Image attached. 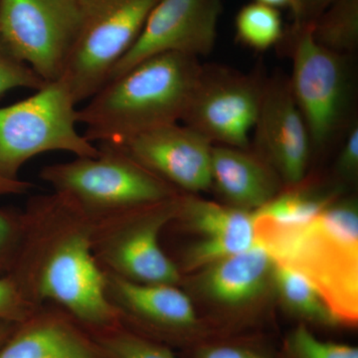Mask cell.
I'll use <instances>...</instances> for the list:
<instances>
[{
    "instance_id": "cell-1",
    "label": "cell",
    "mask_w": 358,
    "mask_h": 358,
    "mask_svg": "<svg viewBox=\"0 0 358 358\" xmlns=\"http://www.w3.org/2000/svg\"><path fill=\"white\" fill-rule=\"evenodd\" d=\"M23 212L24 239L9 275L26 300L62 308L91 334L121 326L92 248L93 220L54 192L31 197Z\"/></svg>"
},
{
    "instance_id": "cell-2",
    "label": "cell",
    "mask_w": 358,
    "mask_h": 358,
    "mask_svg": "<svg viewBox=\"0 0 358 358\" xmlns=\"http://www.w3.org/2000/svg\"><path fill=\"white\" fill-rule=\"evenodd\" d=\"M202 65L194 56L159 54L106 82L78 110L85 138L93 143L122 145L181 122Z\"/></svg>"
},
{
    "instance_id": "cell-3",
    "label": "cell",
    "mask_w": 358,
    "mask_h": 358,
    "mask_svg": "<svg viewBox=\"0 0 358 358\" xmlns=\"http://www.w3.org/2000/svg\"><path fill=\"white\" fill-rule=\"evenodd\" d=\"M257 236L275 263L294 268L322 294L339 324L358 320V213L331 202L308 222L280 227L256 220Z\"/></svg>"
},
{
    "instance_id": "cell-4",
    "label": "cell",
    "mask_w": 358,
    "mask_h": 358,
    "mask_svg": "<svg viewBox=\"0 0 358 358\" xmlns=\"http://www.w3.org/2000/svg\"><path fill=\"white\" fill-rule=\"evenodd\" d=\"M99 155L43 167L39 178L92 220L176 199L181 192L138 164L119 145L98 143Z\"/></svg>"
},
{
    "instance_id": "cell-5",
    "label": "cell",
    "mask_w": 358,
    "mask_h": 358,
    "mask_svg": "<svg viewBox=\"0 0 358 358\" xmlns=\"http://www.w3.org/2000/svg\"><path fill=\"white\" fill-rule=\"evenodd\" d=\"M77 105L69 87L59 79L0 108V178L18 180L23 164L45 152L96 157L98 147L78 131Z\"/></svg>"
},
{
    "instance_id": "cell-6",
    "label": "cell",
    "mask_w": 358,
    "mask_h": 358,
    "mask_svg": "<svg viewBox=\"0 0 358 358\" xmlns=\"http://www.w3.org/2000/svg\"><path fill=\"white\" fill-rule=\"evenodd\" d=\"M292 93L310 134L312 152H322L343 138L355 121V78L350 56L315 42L312 25L293 27Z\"/></svg>"
},
{
    "instance_id": "cell-7",
    "label": "cell",
    "mask_w": 358,
    "mask_h": 358,
    "mask_svg": "<svg viewBox=\"0 0 358 358\" xmlns=\"http://www.w3.org/2000/svg\"><path fill=\"white\" fill-rule=\"evenodd\" d=\"M159 0H76L79 28L61 79L86 102L140 36Z\"/></svg>"
},
{
    "instance_id": "cell-8",
    "label": "cell",
    "mask_w": 358,
    "mask_h": 358,
    "mask_svg": "<svg viewBox=\"0 0 358 358\" xmlns=\"http://www.w3.org/2000/svg\"><path fill=\"white\" fill-rule=\"evenodd\" d=\"M178 196L93 221L92 248L101 268L129 281L179 286L178 264L159 244L160 232L176 218Z\"/></svg>"
},
{
    "instance_id": "cell-9",
    "label": "cell",
    "mask_w": 358,
    "mask_h": 358,
    "mask_svg": "<svg viewBox=\"0 0 358 358\" xmlns=\"http://www.w3.org/2000/svg\"><path fill=\"white\" fill-rule=\"evenodd\" d=\"M266 80L260 71L202 65L181 122L213 145L250 148Z\"/></svg>"
},
{
    "instance_id": "cell-10",
    "label": "cell",
    "mask_w": 358,
    "mask_h": 358,
    "mask_svg": "<svg viewBox=\"0 0 358 358\" xmlns=\"http://www.w3.org/2000/svg\"><path fill=\"white\" fill-rule=\"evenodd\" d=\"M78 28L76 0H0V39L45 82L62 78Z\"/></svg>"
},
{
    "instance_id": "cell-11",
    "label": "cell",
    "mask_w": 358,
    "mask_h": 358,
    "mask_svg": "<svg viewBox=\"0 0 358 358\" xmlns=\"http://www.w3.org/2000/svg\"><path fill=\"white\" fill-rule=\"evenodd\" d=\"M221 13L222 0H159L107 81L159 54L208 56L215 46Z\"/></svg>"
},
{
    "instance_id": "cell-12",
    "label": "cell",
    "mask_w": 358,
    "mask_h": 358,
    "mask_svg": "<svg viewBox=\"0 0 358 358\" xmlns=\"http://www.w3.org/2000/svg\"><path fill=\"white\" fill-rule=\"evenodd\" d=\"M106 273V296L122 327L166 345L192 336L199 319L178 285L143 284Z\"/></svg>"
},
{
    "instance_id": "cell-13",
    "label": "cell",
    "mask_w": 358,
    "mask_h": 358,
    "mask_svg": "<svg viewBox=\"0 0 358 358\" xmlns=\"http://www.w3.org/2000/svg\"><path fill=\"white\" fill-rule=\"evenodd\" d=\"M253 134L257 155L275 169L282 182L289 186L301 183L307 173L312 145L289 78L277 74L266 80Z\"/></svg>"
},
{
    "instance_id": "cell-14",
    "label": "cell",
    "mask_w": 358,
    "mask_h": 358,
    "mask_svg": "<svg viewBox=\"0 0 358 358\" xmlns=\"http://www.w3.org/2000/svg\"><path fill=\"white\" fill-rule=\"evenodd\" d=\"M115 145L179 192L211 187L213 145L185 124H167Z\"/></svg>"
},
{
    "instance_id": "cell-15",
    "label": "cell",
    "mask_w": 358,
    "mask_h": 358,
    "mask_svg": "<svg viewBox=\"0 0 358 358\" xmlns=\"http://www.w3.org/2000/svg\"><path fill=\"white\" fill-rule=\"evenodd\" d=\"M173 221L201 236L183 254L180 270L185 272L201 270L244 251L257 237L254 211L197 199L187 193L179 194Z\"/></svg>"
},
{
    "instance_id": "cell-16",
    "label": "cell",
    "mask_w": 358,
    "mask_h": 358,
    "mask_svg": "<svg viewBox=\"0 0 358 358\" xmlns=\"http://www.w3.org/2000/svg\"><path fill=\"white\" fill-rule=\"evenodd\" d=\"M0 358H110L62 308L45 303L18 322L0 346Z\"/></svg>"
},
{
    "instance_id": "cell-17",
    "label": "cell",
    "mask_w": 358,
    "mask_h": 358,
    "mask_svg": "<svg viewBox=\"0 0 358 358\" xmlns=\"http://www.w3.org/2000/svg\"><path fill=\"white\" fill-rule=\"evenodd\" d=\"M281 181L275 169L249 148L213 145L211 186L231 206L258 210L277 196Z\"/></svg>"
},
{
    "instance_id": "cell-18",
    "label": "cell",
    "mask_w": 358,
    "mask_h": 358,
    "mask_svg": "<svg viewBox=\"0 0 358 358\" xmlns=\"http://www.w3.org/2000/svg\"><path fill=\"white\" fill-rule=\"evenodd\" d=\"M274 260L258 236L248 249L212 264L200 277L199 289L212 300L237 306L253 300L272 277Z\"/></svg>"
},
{
    "instance_id": "cell-19",
    "label": "cell",
    "mask_w": 358,
    "mask_h": 358,
    "mask_svg": "<svg viewBox=\"0 0 358 358\" xmlns=\"http://www.w3.org/2000/svg\"><path fill=\"white\" fill-rule=\"evenodd\" d=\"M282 303L301 317L324 324H339L317 288L294 268L274 262L272 277Z\"/></svg>"
},
{
    "instance_id": "cell-20",
    "label": "cell",
    "mask_w": 358,
    "mask_h": 358,
    "mask_svg": "<svg viewBox=\"0 0 358 358\" xmlns=\"http://www.w3.org/2000/svg\"><path fill=\"white\" fill-rule=\"evenodd\" d=\"M312 34L327 50L352 55L358 47V0H334L313 22Z\"/></svg>"
},
{
    "instance_id": "cell-21",
    "label": "cell",
    "mask_w": 358,
    "mask_h": 358,
    "mask_svg": "<svg viewBox=\"0 0 358 358\" xmlns=\"http://www.w3.org/2000/svg\"><path fill=\"white\" fill-rule=\"evenodd\" d=\"M237 39L249 48L266 51L284 37L279 9L252 2L240 9L235 18Z\"/></svg>"
},
{
    "instance_id": "cell-22",
    "label": "cell",
    "mask_w": 358,
    "mask_h": 358,
    "mask_svg": "<svg viewBox=\"0 0 358 358\" xmlns=\"http://www.w3.org/2000/svg\"><path fill=\"white\" fill-rule=\"evenodd\" d=\"M331 203L324 195L307 192H289L277 195L267 204L254 211L256 220L280 226L294 227L308 222Z\"/></svg>"
},
{
    "instance_id": "cell-23",
    "label": "cell",
    "mask_w": 358,
    "mask_h": 358,
    "mask_svg": "<svg viewBox=\"0 0 358 358\" xmlns=\"http://www.w3.org/2000/svg\"><path fill=\"white\" fill-rule=\"evenodd\" d=\"M110 358H176L169 346L117 326L92 334Z\"/></svg>"
},
{
    "instance_id": "cell-24",
    "label": "cell",
    "mask_w": 358,
    "mask_h": 358,
    "mask_svg": "<svg viewBox=\"0 0 358 358\" xmlns=\"http://www.w3.org/2000/svg\"><path fill=\"white\" fill-rule=\"evenodd\" d=\"M24 212L0 207V277L13 271L24 239Z\"/></svg>"
},
{
    "instance_id": "cell-25",
    "label": "cell",
    "mask_w": 358,
    "mask_h": 358,
    "mask_svg": "<svg viewBox=\"0 0 358 358\" xmlns=\"http://www.w3.org/2000/svg\"><path fill=\"white\" fill-rule=\"evenodd\" d=\"M46 83L0 39V98L11 90L24 88L36 91Z\"/></svg>"
},
{
    "instance_id": "cell-26",
    "label": "cell",
    "mask_w": 358,
    "mask_h": 358,
    "mask_svg": "<svg viewBox=\"0 0 358 358\" xmlns=\"http://www.w3.org/2000/svg\"><path fill=\"white\" fill-rule=\"evenodd\" d=\"M289 346L296 358H358L355 346L320 341L303 326L292 334Z\"/></svg>"
},
{
    "instance_id": "cell-27",
    "label": "cell",
    "mask_w": 358,
    "mask_h": 358,
    "mask_svg": "<svg viewBox=\"0 0 358 358\" xmlns=\"http://www.w3.org/2000/svg\"><path fill=\"white\" fill-rule=\"evenodd\" d=\"M37 308L26 300L10 275L0 277V320L21 322Z\"/></svg>"
},
{
    "instance_id": "cell-28",
    "label": "cell",
    "mask_w": 358,
    "mask_h": 358,
    "mask_svg": "<svg viewBox=\"0 0 358 358\" xmlns=\"http://www.w3.org/2000/svg\"><path fill=\"white\" fill-rule=\"evenodd\" d=\"M336 173L345 180H355L358 173V121L350 124L343 138L336 162Z\"/></svg>"
},
{
    "instance_id": "cell-29",
    "label": "cell",
    "mask_w": 358,
    "mask_h": 358,
    "mask_svg": "<svg viewBox=\"0 0 358 358\" xmlns=\"http://www.w3.org/2000/svg\"><path fill=\"white\" fill-rule=\"evenodd\" d=\"M333 1L334 0H291L289 6L293 14V27L313 25Z\"/></svg>"
},
{
    "instance_id": "cell-30",
    "label": "cell",
    "mask_w": 358,
    "mask_h": 358,
    "mask_svg": "<svg viewBox=\"0 0 358 358\" xmlns=\"http://www.w3.org/2000/svg\"><path fill=\"white\" fill-rule=\"evenodd\" d=\"M194 358H268L261 352L244 346L213 345L199 348Z\"/></svg>"
},
{
    "instance_id": "cell-31",
    "label": "cell",
    "mask_w": 358,
    "mask_h": 358,
    "mask_svg": "<svg viewBox=\"0 0 358 358\" xmlns=\"http://www.w3.org/2000/svg\"><path fill=\"white\" fill-rule=\"evenodd\" d=\"M31 187L33 185L27 181L20 180V179L8 180V179L0 178V195L23 194Z\"/></svg>"
},
{
    "instance_id": "cell-32",
    "label": "cell",
    "mask_w": 358,
    "mask_h": 358,
    "mask_svg": "<svg viewBox=\"0 0 358 358\" xmlns=\"http://www.w3.org/2000/svg\"><path fill=\"white\" fill-rule=\"evenodd\" d=\"M18 322H9V320H0V346L9 338Z\"/></svg>"
},
{
    "instance_id": "cell-33",
    "label": "cell",
    "mask_w": 358,
    "mask_h": 358,
    "mask_svg": "<svg viewBox=\"0 0 358 358\" xmlns=\"http://www.w3.org/2000/svg\"><path fill=\"white\" fill-rule=\"evenodd\" d=\"M255 1L266 4V6L275 7V8H279L282 6H289L291 0H255Z\"/></svg>"
}]
</instances>
